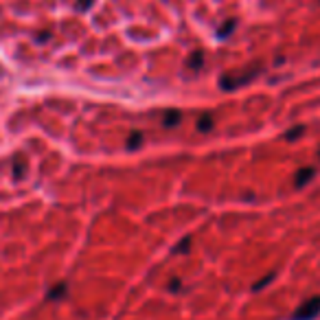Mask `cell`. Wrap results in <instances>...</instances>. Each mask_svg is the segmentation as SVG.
<instances>
[{
    "label": "cell",
    "instance_id": "1",
    "mask_svg": "<svg viewBox=\"0 0 320 320\" xmlns=\"http://www.w3.org/2000/svg\"><path fill=\"white\" fill-rule=\"evenodd\" d=\"M261 70H263V66L255 62V64H250V66H246V68L241 70V73H226L219 77V88H222L224 92H228V90H237V88H241V86H246L248 81H252V79H257L259 75H261Z\"/></svg>",
    "mask_w": 320,
    "mask_h": 320
},
{
    "label": "cell",
    "instance_id": "2",
    "mask_svg": "<svg viewBox=\"0 0 320 320\" xmlns=\"http://www.w3.org/2000/svg\"><path fill=\"white\" fill-rule=\"evenodd\" d=\"M318 314H320V296H312L292 314V320H314L318 318Z\"/></svg>",
    "mask_w": 320,
    "mask_h": 320
},
{
    "label": "cell",
    "instance_id": "3",
    "mask_svg": "<svg viewBox=\"0 0 320 320\" xmlns=\"http://www.w3.org/2000/svg\"><path fill=\"white\" fill-rule=\"evenodd\" d=\"M314 169L312 167H305V169H298L296 171V180H294V185H296V189H300V187H305L309 180H314Z\"/></svg>",
    "mask_w": 320,
    "mask_h": 320
},
{
    "label": "cell",
    "instance_id": "4",
    "mask_svg": "<svg viewBox=\"0 0 320 320\" xmlns=\"http://www.w3.org/2000/svg\"><path fill=\"white\" fill-rule=\"evenodd\" d=\"M27 167H29L27 156H16V160H13V176H16V180L27 176Z\"/></svg>",
    "mask_w": 320,
    "mask_h": 320
},
{
    "label": "cell",
    "instance_id": "5",
    "mask_svg": "<svg viewBox=\"0 0 320 320\" xmlns=\"http://www.w3.org/2000/svg\"><path fill=\"white\" fill-rule=\"evenodd\" d=\"M187 66H189L191 70H200L202 66H204V51H193L189 55V59H187Z\"/></svg>",
    "mask_w": 320,
    "mask_h": 320
},
{
    "label": "cell",
    "instance_id": "6",
    "mask_svg": "<svg viewBox=\"0 0 320 320\" xmlns=\"http://www.w3.org/2000/svg\"><path fill=\"white\" fill-rule=\"evenodd\" d=\"M180 119H182V114L178 110H167L162 114V125L164 128H176V125L180 123Z\"/></svg>",
    "mask_w": 320,
    "mask_h": 320
},
{
    "label": "cell",
    "instance_id": "7",
    "mask_svg": "<svg viewBox=\"0 0 320 320\" xmlns=\"http://www.w3.org/2000/svg\"><path fill=\"white\" fill-rule=\"evenodd\" d=\"M235 29H237V20H226L224 25L217 29V37H219V40H226L228 35H233Z\"/></svg>",
    "mask_w": 320,
    "mask_h": 320
},
{
    "label": "cell",
    "instance_id": "8",
    "mask_svg": "<svg viewBox=\"0 0 320 320\" xmlns=\"http://www.w3.org/2000/svg\"><path fill=\"white\" fill-rule=\"evenodd\" d=\"M143 138H145V136H143V132H130V136H128V149H130V152H134V149H138L140 147V145H143Z\"/></svg>",
    "mask_w": 320,
    "mask_h": 320
},
{
    "label": "cell",
    "instance_id": "9",
    "mask_svg": "<svg viewBox=\"0 0 320 320\" xmlns=\"http://www.w3.org/2000/svg\"><path fill=\"white\" fill-rule=\"evenodd\" d=\"M213 125H215V121H213V116H211V114H202L200 121H197V130H200V132L213 130Z\"/></svg>",
    "mask_w": 320,
    "mask_h": 320
},
{
    "label": "cell",
    "instance_id": "10",
    "mask_svg": "<svg viewBox=\"0 0 320 320\" xmlns=\"http://www.w3.org/2000/svg\"><path fill=\"white\" fill-rule=\"evenodd\" d=\"M300 134H305V125H296V128H292L290 132H285V134H283V138L288 140V143H294Z\"/></svg>",
    "mask_w": 320,
    "mask_h": 320
},
{
    "label": "cell",
    "instance_id": "11",
    "mask_svg": "<svg viewBox=\"0 0 320 320\" xmlns=\"http://www.w3.org/2000/svg\"><path fill=\"white\" fill-rule=\"evenodd\" d=\"M95 4V0H77V11H88Z\"/></svg>",
    "mask_w": 320,
    "mask_h": 320
},
{
    "label": "cell",
    "instance_id": "12",
    "mask_svg": "<svg viewBox=\"0 0 320 320\" xmlns=\"http://www.w3.org/2000/svg\"><path fill=\"white\" fill-rule=\"evenodd\" d=\"M272 279H274V274H267V276H263V279H261V281H259V283L255 285V290H261L263 285H266V283H270Z\"/></svg>",
    "mask_w": 320,
    "mask_h": 320
},
{
    "label": "cell",
    "instance_id": "13",
    "mask_svg": "<svg viewBox=\"0 0 320 320\" xmlns=\"http://www.w3.org/2000/svg\"><path fill=\"white\" fill-rule=\"evenodd\" d=\"M189 243H191V239H189V237H185V239H182V241H180V246H178V250H180V252H185L187 248H189Z\"/></svg>",
    "mask_w": 320,
    "mask_h": 320
},
{
    "label": "cell",
    "instance_id": "14",
    "mask_svg": "<svg viewBox=\"0 0 320 320\" xmlns=\"http://www.w3.org/2000/svg\"><path fill=\"white\" fill-rule=\"evenodd\" d=\"M49 37H51V33H49V31H42V35H37L35 40H37V42H40V44H42V42H46V40H49Z\"/></svg>",
    "mask_w": 320,
    "mask_h": 320
},
{
    "label": "cell",
    "instance_id": "15",
    "mask_svg": "<svg viewBox=\"0 0 320 320\" xmlns=\"http://www.w3.org/2000/svg\"><path fill=\"white\" fill-rule=\"evenodd\" d=\"M318 160H320V149H318Z\"/></svg>",
    "mask_w": 320,
    "mask_h": 320
}]
</instances>
